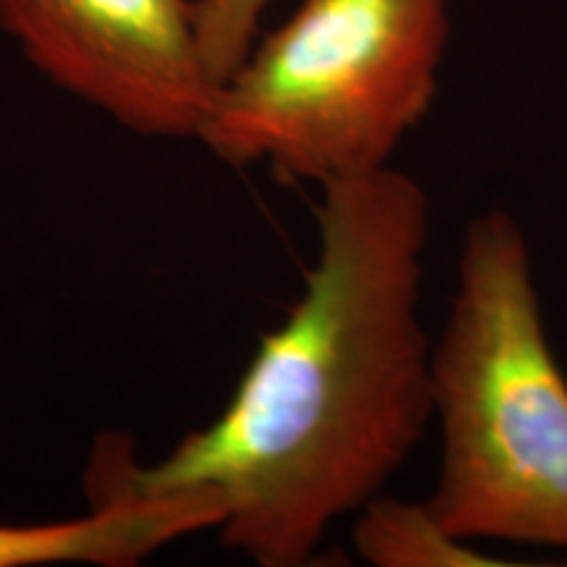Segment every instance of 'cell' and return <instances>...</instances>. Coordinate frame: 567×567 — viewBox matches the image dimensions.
<instances>
[{"label":"cell","mask_w":567,"mask_h":567,"mask_svg":"<svg viewBox=\"0 0 567 567\" xmlns=\"http://www.w3.org/2000/svg\"><path fill=\"white\" fill-rule=\"evenodd\" d=\"M0 30L55 87L140 137L197 140L216 97L195 0H0Z\"/></svg>","instance_id":"4"},{"label":"cell","mask_w":567,"mask_h":567,"mask_svg":"<svg viewBox=\"0 0 567 567\" xmlns=\"http://www.w3.org/2000/svg\"><path fill=\"white\" fill-rule=\"evenodd\" d=\"M224 507L205 492L116 496L80 517L30 526L0 523V567H132L184 536L221 526Z\"/></svg>","instance_id":"5"},{"label":"cell","mask_w":567,"mask_h":567,"mask_svg":"<svg viewBox=\"0 0 567 567\" xmlns=\"http://www.w3.org/2000/svg\"><path fill=\"white\" fill-rule=\"evenodd\" d=\"M352 547L373 567H488L494 559L452 534L429 502L394 499L381 492L354 513Z\"/></svg>","instance_id":"6"},{"label":"cell","mask_w":567,"mask_h":567,"mask_svg":"<svg viewBox=\"0 0 567 567\" xmlns=\"http://www.w3.org/2000/svg\"><path fill=\"white\" fill-rule=\"evenodd\" d=\"M321 193L302 297L260 339L226 408L153 465L122 434L101 436L90 502L213 494L226 547L260 567H302L413 455L434 421L421 321L429 195L394 166Z\"/></svg>","instance_id":"1"},{"label":"cell","mask_w":567,"mask_h":567,"mask_svg":"<svg viewBox=\"0 0 567 567\" xmlns=\"http://www.w3.org/2000/svg\"><path fill=\"white\" fill-rule=\"evenodd\" d=\"M450 0H300L218 84L197 140L318 187L392 166L436 97Z\"/></svg>","instance_id":"3"},{"label":"cell","mask_w":567,"mask_h":567,"mask_svg":"<svg viewBox=\"0 0 567 567\" xmlns=\"http://www.w3.org/2000/svg\"><path fill=\"white\" fill-rule=\"evenodd\" d=\"M442 434L425 502L465 542L567 551V375L538 300L534 258L507 210L467 224L446 326L431 347Z\"/></svg>","instance_id":"2"},{"label":"cell","mask_w":567,"mask_h":567,"mask_svg":"<svg viewBox=\"0 0 567 567\" xmlns=\"http://www.w3.org/2000/svg\"><path fill=\"white\" fill-rule=\"evenodd\" d=\"M274 0H195V21L205 63L221 84L258 40L260 21Z\"/></svg>","instance_id":"7"}]
</instances>
